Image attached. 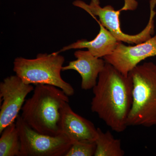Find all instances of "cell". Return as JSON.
Returning a JSON list of instances; mask_svg holds the SVG:
<instances>
[{
  "mask_svg": "<svg viewBox=\"0 0 156 156\" xmlns=\"http://www.w3.org/2000/svg\"><path fill=\"white\" fill-rule=\"evenodd\" d=\"M132 86L125 76L106 62L93 88L91 109L113 131H125L132 103Z\"/></svg>",
  "mask_w": 156,
  "mask_h": 156,
  "instance_id": "6da1fadb",
  "label": "cell"
},
{
  "mask_svg": "<svg viewBox=\"0 0 156 156\" xmlns=\"http://www.w3.org/2000/svg\"><path fill=\"white\" fill-rule=\"evenodd\" d=\"M31 97L26 100L21 109V118L35 131L52 136L62 134L61 110L69 98L55 86L36 85Z\"/></svg>",
  "mask_w": 156,
  "mask_h": 156,
  "instance_id": "7a4b0ae2",
  "label": "cell"
},
{
  "mask_svg": "<svg viewBox=\"0 0 156 156\" xmlns=\"http://www.w3.org/2000/svg\"><path fill=\"white\" fill-rule=\"evenodd\" d=\"M128 76L132 83V103L128 126H156V64L138 65Z\"/></svg>",
  "mask_w": 156,
  "mask_h": 156,
  "instance_id": "3957f363",
  "label": "cell"
},
{
  "mask_svg": "<svg viewBox=\"0 0 156 156\" xmlns=\"http://www.w3.org/2000/svg\"><path fill=\"white\" fill-rule=\"evenodd\" d=\"M64 62V57L57 52L39 53L33 59L17 57L14 59L13 70L25 83L55 86L68 96H72L74 89L61 76Z\"/></svg>",
  "mask_w": 156,
  "mask_h": 156,
  "instance_id": "277c9868",
  "label": "cell"
},
{
  "mask_svg": "<svg viewBox=\"0 0 156 156\" xmlns=\"http://www.w3.org/2000/svg\"><path fill=\"white\" fill-rule=\"evenodd\" d=\"M125 4L122 9L115 11L113 7L107 5L102 8L99 0H91L88 4L81 0H76L73 2V5L83 9L92 17L98 16L99 21L104 27L107 29L118 41L129 44H138L147 41L154 34V17L156 14L154 8L155 3L150 4V15L147 25L137 34L129 35L122 30L120 24V15L122 11L135 10L138 3L136 0H124Z\"/></svg>",
  "mask_w": 156,
  "mask_h": 156,
  "instance_id": "5b68a950",
  "label": "cell"
},
{
  "mask_svg": "<svg viewBox=\"0 0 156 156\" xmlns=\"http://www.w3.org/2000/svg\"><path fill=\"white\" fill-rule=\"evenodd\" d=\"M15 123L21 143L20 156H65L73 143L63 134L52 136L38 133L20 115L17 117Z\"/></svg>",
  "mask_w": 156,
  "mask_h": 156,
  "instance_id": "8992f818",
  "label": "cell"
},
{
  "mask_svg": "<svg viewBox=\"0 0 156 156\" xmlns=\"http://www.w3.org/2000/svg\"><path fill=\"white\" fill-rule=\"evenodd\" d=\"M34 88L25 83L17 75L5 78L0 83V134L7 126L15 122L27 95Z\"/></svg>",
  "mask_w": 156,
  "mask_h": 156,
  "instance_id": "52a82bcc",
  "label": "cell"
},
{
  "mask_svg": "<svg viewBox=\"0 0 156 156\" xmlns=\"http://www.w3.org/2000/svg\"><path fill=\"white\" fill-rule=\"evenodd\" d=\"M156 56V34L147 41L134 46H126L119 42L112 54L104 60L125 76L140 62L149 57Z\"/></svg>",
  "mask_w": 156,
  "mask_h": 156,
  "instance_id": "ba28073f",
  "label": "cell"
},
{
  "mask_svg": "<svg viewBox=\"0 0 156 156\" xmlns=\"http://www.w3.org/2000/svg\"><path fill=\"white\" fill-rule=\"evenodd\" d=\"M60 128L62 134L74 142H95L97 139V128L92 122L75 112L69 102L62 109Z\"/></svg>",
  "mask_w": 156,
  "mask_h": 156,
  "instance_id": "9c48e42d",
  "label": "cell"
},
{
  "mask_svg": "<svg viewBox=\"0 0 156 156\" xmlns=\"http://www.w3.org/2000/svg\"><path fill=\"white\" fill-rule=\"evenodd\" d=\"M74 56L76 59L63 66L62 71L69 70L76 71L82 78L81 89L85 90L93 89L97 84L98 76L106 62L95 57L89 50H78L75 52Z\"/></svg>",
  "mask_w": 156,
  "mask_h": 156,
  "instance_id": "30bf717a",
  "label": "cell"
},
{
  "mask_svg": "<svg viewBox=\"0 0 156 156\" xmlns=\"http://www.w3.org/2000/svg\"><path fill=\"white\" fill-rule=\"evenodd\" d=\"M95 18L99 24L100 30L98 34L92 41H88L86 39H81L68 46L63 47L59 51L62 52L73 49L87 48L92 55L97 58H101L112 54L117 48L119 41L112 34L101 24L95 16Z\"/></svg>",
  "mask_w": 156,
  "mask_h": 156,
  "instance_id": "8fae6325",
  "label": "cell"
},
{
  "mask_svg": "<svg viewBox=\"0 0 156 156\" xmlns=\"http://www.w3.org/2000/svg\"><path fill=\"white\" fill-rule=\"evenodd\" d=\"M98 136L95 140L96 149L95 156H123L125 151L122 148L119 139H115L110 131L103 132L97 128Z\"/></svg>",
  "mask_w": 156,
  "mask_h": 156,
  "instance_id": "7c38bea8",
  "label": "cell"
},
{
  "mask_svg": "<svg viewBox=\"0 0 156 156\" xmlns=\"http://www.w3.org/2000/svg\"><path fill=\"white\" fill-rule=\"evenodd\" d=\"M0 134V156H20L21 143L15 122Z\"/></svg>",
  "mask_w": 156,
  "mask_h": 156,
  "instance_id": "4fadbf2b",
  "label": "cell"
},
{
  "mask_svg": "<svg viewBox=\"0 0 156 156\" xmlns=\"http://www.w3.org/2000/svg\"><path fill=\"white\" fill-rule=\"evenodd\" d=\"M96 149L95 142L75 141L65 156H95Z\"/></svg>",
  "mask_w": 156,
  "mask_h": 156,
  "instance_id": "5bb4252c",
  "label": "cell"
}]
</instances>
